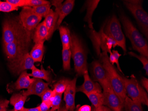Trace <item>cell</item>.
<instances>
[{
  "mask_svg": "<svg viewBox=\"0 0 148 111\" xmlns=\"http://www.w3.org/2000/svg\"><path fill=\"white\" fill-rule=\"evenodd\" d=\"M2 30L3 44L14 41L29 44L30 42L32 34L24 28L19 17L5 19L3 23Z\"/></svg>",
  "mask_w": 148,
  "mask_h": 111,
  "instance_id": "cell-1",
  "label": "cell"
},
{
  "mask_svg": "<svg viewBox=\"0 0 148 111\" xmlns=\"http://www.w3.org/2000/svg\"><path fill=\"white\" fill-rule=\"evenodd\" d=\"M126 37L129 39L133 50L148 58V45L147 41L138 30L134 26L130 19L122 13L120 17Z\"/></svg>",
  "mask_w": 148,
  "mask_h": 111,
  "instance_id": "cell-2",
  "label": "cell"
},
{
  "mask_svg": "<svg viewBox=\"0 0 148 111\" xmlns=\"http://www.w3.org/2000/svg\"><path fill=\"white\" fill-rule=\"evenodd\" d=\"M100 57L101 60V63L106 71L114 91L123 103L127 95L122 77L119 75L114 65L110 62L108 55L106 52L103 51L100 55Z\"/></svg>",
  "mask_w": 148,
  "mask_h": 111,
  "instance_id": "cell-3",
  "label": "cell"
},
{
  "mask_svg": "<svg viewBox=\"0 0 148 111\" xmlns=\"http://www.w3.org/2000/svg\"><path fill=\"white\" fill-rule=\"evenodd\" d=\"M70 49L77 76H84L87 70V53L82 41L75 34H71Z\"/></svg>",
  "mask_w": 148,
  "mask_h": 111,
  "instance_id": "cell-4",
  "label": "cell"
},
{
  "mask_svg": "<svg viewBox=\"0 0 148 111\" xmlns=\"http://www.w3.org/2000/svg\"><path fill=\"white\" fill-rule=\"evenodd\" d=\"M126 95L132 101L148 105V93L140 85L134 75L130 78L122 77Z\"/></svg>",
  "mask_w": 148,
  "mask_h": 111,
  "instance_id": "cell-5",
  "label": "cell"
},
{
  "mask_svg": "<svg viewBox=\"0 0 148 111\" xmlns=\"http://www.w3.org/2000/svg\"><path fill=\"white\" fill-rule=\"evenodd\" d=\"M143 1L128 0L123 3L136 19L144 35L148 37V14L143 7Z\"/></svg>",
  "mask_w": 148,
  "mask_h": 111,
  "instance_id": "cell-6",
  "label": "cell"
},
{
  "mask_svg": "<svg viewBox=\"0 0 148 111\" xmlns=\"http://www.w3.org/2000/svg\"><path fill=\"white\" fill-rule=\"evenodd\" d=\"M103 31L107 37H111L116 41L117 46L122 48L125 54L127 51L125 38L119 21L116 16L113 15L109 20Z\"/></svg>",
  "mask_w": 148,
  "mask_h": 111,
  "instance_id": "cell-7",
  "label": "cell"
},
{
  "mask_svg": "<svg viewBox=\"0 0 148 111\" xmlns=\"http://www.w3.org/2000/svg\"><path fill=\"white\" fill-rule=\"evenodd\" d=\"M29 43L14 41L3 44V50L8 62H11L29 52Z\"/></svg>",
  "mask_w": 148,
  "mask_h": 111,
  "instance_id": "cell-8",
  "label": "cell"
},
{
  "mask_svg": "<svg viewBox=\"0 0 148 111\" xmlns=\"http://www.w3.org/2000/svg\"><path fill=\"white\" fill-rule=\"evenodd\" d=\"M19 17L24 28L31 34L42 19V17L32 11V7L28 6L23 7Z\"/></svg>",
  "mask_w": 148,
  "mask_h": 111,
  "instance_id": "cell-9",
  "label": "cell"
},
{
  "mask_svg": "<svg viewBox=\"0 0 148 111\" xmlns=\"http://www.w3.org/2000/svg\"><path fill=\"white\" fill-rule=\"evenodd\" d=\"M34 62L29 52L14 61L8 62V67L10 71L15 75H20L23 72L31 69L34 66Z\"/></svg>",
  "mask_w": 148,
  "mask_h": 111,
  "instance_id": "cell-10",
  "label": "cell"
},
{
  "mask_svg": "<svg viewBox=\"0 0 148 111\" xmlns=\"http://www.w3.org/2000/svg\"><path fill=\"white\" fill-rule=\"evenodd\" d=\"M91 67L94 81L98 82L103 88V91H108L112 88L107 77V73L102 63L96 60L92 62Z\"/></svg>",
  "mask_w": 148,
  "mask_h": 111,
  "instance_id": "cell-11",
  "label": "cell"
},
{
  "mask_svg": "<svg viewBox=\"0 0 148 111\" xmlns=\"http://www.w3.org/2000/svg\"><path fill=\"white\" fill-rule=\"evenodd\" d=\"M63 1H51V4L55 7V11H53L52 9H51L49 14L45 17L44 21L49 31L48 40L51 37L56 30L60 8Z\"/></svg>",
  "mask_w": 148,
  "mask_h": 111,
  "instance_id": "cell-12",
  "label": "cell"
},
{
  "mask_svg": "<svg viewBox=\"0 0 148 111\" xmlns=\"http://www.w3.org/2000/svg\"><path fill=\"white\" fill-rule=\"evenodd\" d=\"M103 105L112 111H123V103L114 91L113 88L103 91Z\"/></svg>",
  "mask_w": 148,
  "mask_h": 111,
  "instance_id": "cell-13",
  "label": "cell"
},
{
  "mask_svg": "<svg viewBox=\"0 0 148 111\" xmlns=\"http://www.w3.org/2000/svg\"><path fill=\"white\" fill-rule=\"evenodd\" d=\"M77 78L70 80L69 83L64 92V100L65 107L68 111H74L75 109V96L76 92Z\"/></svg>",
  "mask_w": 148,
  "mask_h": 111,
  "instance_id": "cell-14",
  "label": "cell"
},
{
  "mask_svg": "<svg viewBox=\"0 0 148 111\" xmlns=\"http://www.w3.org/2000/svg\"><path fill=\"white\" fill-rule=\"evenodd\" d=\"M33 80L34 78H30L29 73L25 71L20 74L19 78L15 82L8 85L7 90L9 93H12L21 89L28 88Z\"/></svg>",
  "mask_w": 148,
  "mask_h": 111,
  "instance_id": "cell-15",
  "label": "cell"
},
{
  "mask_svg": "<svg viewBox=\"0 0 148 111\" xmlns=\"http://www.w3.org/2000/svg\"><path fill=\"white\" fill-rule=\"evenodd\" d=\"M84 77V83L79 87L76 88V92H80L86 95L92 92H102V87L99 83L92 81L89 75L88 70L85 71Z\"/></svg>",
  "mask_w": 148,
  "mask_h": 111,
  "instance_id": "cell-16",
  "label": "cell"
},
{
  "mask_svg": "<svg viewBox=\"0 0 148 111\" xmlns=\"http://www.w3.org/2000/svg\"><path fill=\"white\" fill-rule=\"evenodd\" d=\"M49 83L45 82L41 79L34 78V80L26 91H23L21 93L24 96L35 95L41 97L42 94L49 89Z\"/></svg>",
  "mask_w": 148,
  "mask_h": 111,
  "instance_id": "cell-17",
  "label": "cell"
},
{
  "mask_svg": "<svg viewBox=\"0 0 148 111\" xmlns=\"http://www.w3.org/2000/svg\"><path fill=\"white\" fill-rule=\"evenodd\" d=\"M49 31L45 21L40 23L36 28L32 39L35 43H44L46 40H48Z\"/></svg>",
  "mask_w": 148,
  "mask_h": 111,
  "instance_id": "cell-18",
  "label": "cell"
},
{
  "mask_svg": "<svg viewBox=\"0 0 148 111\" xmlns=\"http://www.w3.org/2000/svg\"><path fill=\"white\" fill-rule=\"evenodd\" d=\"M75 1L74 0H66L62 4L60 8L59 17L56 23V30L59 29L60 25H61L65 17L71 12L75 6Z\"/></svg>",
  "mask_w": 148,
  "mask_h": 111,
  "instance_id": "cell-19",
  "label": "cell"
},
{
  "mask_svg": "<svg viewBox=\"0 0 148 111\" xmlns=\"http://www.w3.org/2000/svg\"><path fill=\"white\" fill-rule=\"evenodd\" d=\"M100 1H86L85 6L86 8V14L84 18V21L87 22L90 29L94 30L93 23L92 22V17L93 12L97 8Z\"/></svg>",
  "mask_w": 148,
  "mask_h": 111,
  "instance_id": "cell-20",
  "label": "cell"
},
{
  "mask_svg": "<svg viewBox=\"0 0 148 111\" xmlns=\"http://www.w3.org/2000/svg\"><path fill=\"white\" fill-rule=\"evenodd\" d=\"M28 97L24 96L21 92L14 93L12 96L10 102L14 107L15 111H20L24 108L25 102Z\"/></svg>",
  "mask_w": 148,
  "mask_h": 111,
  "instance_id": "cell-21",
  "label": "cell"
},
{
  "mask_svg": "<svg viewBox=\"0 0 148 111\" xmlns=\"http://www.w3.org/2000/svg\"><path fill=\"white\" fill-rule=\"evenodd\" d=\"M29 75L33 78L45 80L48 82H50L51 81L50 72L45 70L42 65L40 69H38L35 66L33 67L32 69V73L29 74Z\"/></svg>",
  "mask_w": 148,
  "mask_h": 111,
  "instance_id": "cell-22",
  "label": "cell"
},
{
  "mask_svg": "<svg viewBox=\"0 0 148 111\" xmlns=\"http://www.w3.org/2000/svg\"><path fill=\"white\" fill-rule=\"evenodd\" d=\"M44 43H36L29 54L35 62H41L45 52Z\"/></svg>",
  "mask_w": 148,
  "mask_h": 111,
  "instance_id": "cell-23",
  "label": "cell"
},
{
  "mask_svg": "<svg viewBox=\"0 0 148 111\" xmlns=\"http://www.w3.org/2000/svg\"><path fill=\"white\" fill-rule=\"evenodd\" d=\"M63 48H70L71 33L68 27L61 26L59 28Z\"/></svg>",
  "mask_w": 148,
  "mask_h": 111,
  "instance_id": "cell-24",
  "label": "cell"
},
{
  "mask_svg": "<svg viewBox=\"0 0 148 111\" xmlns=\"http://www.w3.org/2000/svg\"><path fill=\"white\" fill-rule=\"evenodd\" d=\"M142 105L140 103L132 101L127 96L123 102V106L125 111H143Z\"/></svg>",
  "mask_w": 148,
  "mask_h": 111,
  "instance_id": "cell-25",
  "label": "cell"
},
{
  "mask_svg": "<svg viewBox=\"0 0 148 111\" xmlns=\"http://www.w3.org/2000/svg\"><path fill=\"white\" fill-rule=\"evenodd\" d=\"M86 96L95 108H98L103 105V92H92L90 94H87Z\"/></svg>",
  "mask_w": 148,
  "mask_h": 111,
  "instance_id": "cell-26",
  "label": "cell"
},
{
  "mask_svg": "<svg viewBox=\"0 0 148 111\" xmlns=\"http://www.w3.org/2000/svg\"><path fill=\"white\" fill-rule=\"evenodd\" d=\"M71 52L70 48H63L62 59L63 68L65 71H69L71 69Z\"/></svg>",
  "mask_w": 148,
  "mask_h": 111,
  "instance_id": "cell-27",
  "label": "cell"
},
{
  "mask_svg": "<svg viewBox=\"0 0 148 111\" xmlns=\"http://www.w3.org/2000/svg\"><path fill=\"white\" fill-rule=\"evenodd\" d=\"M70 80L67 78H63L58 81L54 85V90L56 93L62 94L64 93L69 83Z\"/></svg>",
  "mask_w": 148,
  "mask_h": 111,
  "instance_id": "cell-28",
  "label": "cell"
},
{
  "mask_svg": "<svg viewBox=\"0 0 148 111\" xmlns=\"http://www.w3.org/2000/svg\"><path fill=\"white\" fill-rule=\"evenodd\" d=\"M51 5H44L39 6L32 7V10L33 12L41 17H45L49 14L51 10Z\"/></svg>",
  "mask_w": 148,
  "mask_h": 111,
  "instance_id": "cell-29",
  "label": "cell"
},
{
  "mask_svg": "<svg viewBox=\"0 0 148 111\" xmlns=\"http://www.w3.org/2000/svg\"><path fill=\"white\" fill-rule=\"evenodd\" d=\"M129 54L132 57H136L137 59H138L141 63L143 64V68L145 71L146 74L147 76L148 75V57H146L144 56L143 55H137L136 53L133 52H129Z\"/></svg>",
  "mask_w": 148,
  "mask_h": 111,
  "instance_id": "cell-30",
  "label": "cell"
},
{
  "mask_svg": "<svg viewBox=\"0 0 148 111\" xmlns=\"http://www.w3.org/2000/svg\"><path fill=\"white\" fill-rule=\"evenodd\" d=\"M18 7L15 6L9 2L0 1V12H9L18 10Z\"/></svg>",
  "mask_w": 148,
  "mask_h": 111,
  "instance_id": "cell-31",
  "label": "cell"
},
{
  "mask_svg": "<svg viewBox=\"0 0 148 111\" xmlns=\"http://www.w3.org/2000/svg\"><path fill=\"white\" fill-rule=\"evenodd\" d=\"M56 93L54 90H52L49 88L41 96V100L42 101H50L52 103V101L54 100Z\"/></svg>",
  "mask_w": 148,
  "mask_h": 111,
  "instance_id": "cell-32",
  "label": "cell"
},
{
  "mask_svg": "<svg viewBox=\"0 0 148 111\" xmlns=\"http://www.w3.org/2000/svg\"><path fill=\"white\" fill-rule=\"evenodd\" d=\"M26 6L33 7L44 5H51L50 2L45 0H26Z\"/></svg>",
  "mask_w": 148,
  "mask_h": 111,
  "instance_id": "cell-33",
  "label": "cell"
},
{
  "mask_svg": "<svg viewBox=\"0 0 148 111\" xmlns=\"http://www.w3.org/2000/svg\"><path fill=\"white\" fill-rule=\"evenodd\" d=\"M62 94L56 93L51 103V109L53 110H57L59 109L62 101Z\"/></svg>",
  "mask_w": 148,
  "mask_h": 111,
  "instance_id": "cell-34",
  "label": "cell"
},
{
  "mask_svg": "<svg viewBox=\"0 0 148 111\" xmlns=\"http://www.w3.org/2000/svg\"><path fill=\"white\" fill-rule=\"evenodd\" d=\"M51 103L50 101H42L38 106L39 111H49L51 107Z\"/></svg>",
  "mask_w": 148,
  "mask_h": 111,
  "instance_id": "cell-35",
  "label": "cell"
},
{
  "mask_svg": "<svg viewBox=\"0 0 148 111\" xmlns=\"http://www.w3.org/2000/svg\"><path fill=\"white\" fill-rule=\"evenodd\" d=\"M6 1L19 8V7L27 6L26 0H7Z\"/></svg>",
  "mask_w": 148,
  "mask_h": 111,
  "instance_id": "cell-36",
  "label": "cell"
},
{
  "mask_svg": "<svg viewBox=\"0 0 148 111\" xmlns=\"http://www.w3.org/2000/svg\"><path fill=\"white\" fill-rule=\"evenodd\" d=\"M10 101L7 100H0V111H7Z\"/></svg>",
  "mask_w": 148,
  "mask_h": 111,
  "instance_id": "cell-37",
  "label": "cell"
},
{
  "mask_svg": "<svg viewBox=\"0 0 148 111\" xmlns=\"http://www.w3.org/2000/svg\"><path fill=\"white\" fill-rule=\"evenodd\" d=\"M112 53H113V55L114 57L115 60H116V64L117 65V67H118V69L121 72H123L122 70L121 69L120 67L119 64V58L121 56V54H120L118 51L115 50H113L112 51Z\"/></svg>",
  "mask_w": 148,
  "mask_h": 111,
  "instance_id": "cell-38",
  "label": "cell"
},
{
  "mask_svg": "<svg viewBox=\"0 0 148 111\" xmlns=\"http://www.w3.org/2000/svg\"><path fill=\"white\" fill-rule=\"evenodd\" d=\"M92 108L88 105H84L82 106H77L75 111H91Z\"/></svg>",
  "mask_w": 148,
  "mask_h": 111,
  "instance_id": "cell-39",
  "label": "cell"
},
{
  "mask_svg": "<svg viewBox=\"0 0 148 111\" xmlns=\"http://www.w3.org/2000/svg\"><path fill=\"white\" fill-rule=\"evenodd\" d=\"M141 84L142 86L146 90V92L148 93V80L147 78L145 77H143L141 80Z\"/></svg>",
  "mask_w": 148,
  "mask_h": 111,
  "instance_id": "cell-40",
  "label": "cell"
},
{
  "mask_svg": "<svg viewBox=\"0 0 148 111\" xmlns=\"http://www.w3.org/2000/svg\"><path fill=\"white\" fill-rule=\"evenodd\" d=\"M91 111H111L109 108L104 105H102L98 108H95L92 109Z\"/></svg>",
  "mask_w": 148,
  "mask_h": 111,
  "instance_id": "cell-41",
  "label": "cell"
},
{
  "mask_svg": "<svg viewBox=\"0 0 148 111\" xmlns=\"http://www.w3.org/2000/svg\"><path fill=\"white\" fill-rule=\"evenodd\" d=\"M110 57H109L110 62L111 63V65H114V64H115V63L116 64V60H115L114 57L113 55L112 52L110 53Z\"/></svg>",
  "mask_w": 148,
  "mask_h": 111,
  "instance_id": "cell-42",
  "label": "cell"
},
{
  "mask_svg": "<svg viewBox=\"0 0 148 111\" xmlns=\"http://www.w3.org/2000/svg\"><path fill=\"white\" fill-rule=\"evenodd\" d=\"M20 111H39V109H38V107L34 108H25L24 107Z\"/></svg>",
  "mask_w": 148,
  "mask_h": 111,
  "instance_id": "cell-43",
  "label": "cell"
},
{
  "mask_svg": "<svg viewBox=\"0 0 148 111\" xmlns=\"http://www.w3.org/2000/svg\"><path fill=\"white\" fill-rule=\"evenodd\" d=\"M58 111H68V110L66 108L65 106L60 107L58 109Z\"/></svg>",
  "mask_w": 148,
  "mask_h": 111,
  "instance_id": "cell-44",
  "label": "cell"
},
{
  "mask_svg": "<svg viewBox=\"0 0 148 111\" xmlns=\"http://www.w3.org/2000/svg\"><path fill=\"white\" fill-rule=\"evenodd\" d=\"M49 111H58V110H52V109H50V110H49Z\"/></svg>",
  "mask_w": 148,
  "mask_h": 111,
  "instance_id": "cell-45",
  "label": "cell"
},
{
  "mask_svg": "<svg viewBox=\"0 0 148 111\" xmlns=\"http://www.w3.org/2000/svg\"><path fill=\"white\" fill-rule=\"evenodd\" d=\"M9 111H15L14 109H11V110H9Z\"/></svg>",
  "mask_w": 148,
  "mask_h": 111,
  "instance_id": "cell-46",
  "label": "cell"
}]
</instances>
